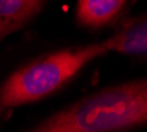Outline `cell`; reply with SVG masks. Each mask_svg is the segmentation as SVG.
<instances>
[{
    "mask_svg": "<svg viewBox=\"0 0 147 132\" xmlns=\"http://www.w3.org/2000/svg\"><path fill=\"white\" fill-rule=\"evenodd\" d=\"M104 41L61 49L16 70L0 89V110L37 102L74 78L87 64L107 54Z\"/></svg>",
    "mask_w": 147,
    "mask_h": 132,
    "instance_id": "7a4b0ae2",
    "label": "cell"
},
{
    "mask_svg": "<svg viewBox=\"0 0 147 132\" xmlns=\"http://www.w3.org/2000/svg\"><path fill=\"white\" fill-rule=\"evenodd\" d=\"M45 4L38 0H0V42L24 28Z\"/></svg>",
    "mask_w": 147,
    "mask_h": 132,
    "instance_id": "5b68a950",
    "label": "cell"
},
{
    "mask_svg": "<svg viewBox=\"0 0 147 132\" xmlns=\"http://www.w3.org/2000/svg\"><path fill=\"white\" fill-rule=\"evenodd\" d=\"M144 127L147 78H137L101 87L26 132H131Z\"/></svg>",
    "mask_w": 147,
    "mask_h": 132,
    "instance_id": "6da1fadb",
    "label": "cell"
},
{
    "mask_svg": "<svg viewBox=\"0 0 147 132\" xmlns=\"http://www.w3.org/2000/svg\"><path fill=\"white\" fill-rule=\"evenodd\" d=\"M108 53L147 58V13L122 18L110 37L104 40Z\"/></svg>",
    "mask_w": 147,
    "mask_h": 132,
    "instance_id": "3957f363",
    "label": "cell"
},
{
    "mask_svg": "<svg viewBox=\"0 0 147 132\" xmlns=\"http://www.w3.org/2000/svg\"><path fill=\"white\" fill-rule=\"evenodd\" d=\"M127 4L123 0H80L76 4V20L87 28L98 29L117 21Z\"/></svg>",
    "mask_w": 147,
    "mask_h": 132,
    "instance_id": "277c9868",
    "label": "cell"
}]
</instances>
